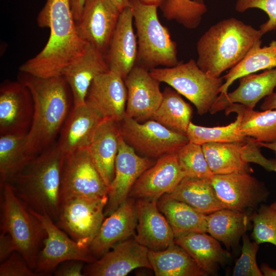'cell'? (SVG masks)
Returning <instances> with one entry per match:
<instances>
[{
  "instance_id": "e575fe53",
  "label": "cell",
  "mask_w": 276,
  "mask_h": 276,
  "mask_svg": "<svg viewBox=\"0 0 276 276\" xmlns=\"http://www.w3.org/2000/svg\"><path fill=\"white\" fill-rule=\"evenodd\" d=\"M226 114L232 112L237 114L235 121L223 126L206 127L189 124L186 135L190 142L202 145L210 143H234L248 141L250 138L243 135L240 131L242 112L235 103L229 104L225 109Z\"/></svg>"
},
{
  "instance_id": "8992f818",
  "label": "cell",
  "mask_w": 276,
  "mask_h": 276,
  "mask_svg": "<svg viewBox=\"0 0 276 276\" xmlns=\"http://www.w3.org/2000/svg\"><path fill=\"white\" fill-rule=\"evenodd\" d=\"M2 189L1 233L8 234L31 269L35 271L40 247L46 232L38 219L14 192L9 182Z\"/></svg>"
},
{
  "instance_id": "7dc6e473",
  "label": "cell",
  "mask_w": 276,
  "mask_h": 276,
  "mask_svg": "<svg viewBox=\"0 0 276 276\" xmlns=\"http://www.w3.org/2000/svg\"><path fill=\"white\" fill-rule=\"evenodd\" d=\"M260 108L262 110L276 109V92H273L265 98Z\"/></svg>"
},
{
  "instance_id": "c3c4849f",
  "label": "cell",
  "mask_w": 276,
  "mask_h": 276,
  "mask_svg": "<svg viewBox=\"0 0 276 276\" xmlns=\"http://www.w3.org/2000/svg\"><path fill=\"white\" fill-rule=\"evenodd\" d=\"M260 268L263 276H276V269L270 267L266 263H262Z\"/></svg>"
},
{
  "instance_id": "681fc988",
  "label": "cell",
  "mask_w": 276,
  "mask_h": 276,
  "mask_svg": "<svg viewBox=\"0 0 276 276\" xmlns=\"http://www.w3.org/2000/svg\"><path fill=\"white\" fill-rule=\"evenodd\" d=\"M141 4L147 5L160 7L166 0H137Z\"/></svg>"
},
{
  "instance_id": "ac0fdd59",
  "label": "cell",
  "mask_w": 276,
  "mask_h": 276,
  "mask_svg": "<svg viewBox=\"0 0 276 276\" xmlns=\"http://www.w3.org/2000/svg\"><path fill=\"white\" fill-rule=\"evenodd\" d=\"M127 89L125 114L140 122L150 119L163 99L160 83L150 71L136 64L124 79Z\"/></svg>"
},
{
  "instance_id": "4316f807",
  "label": "cell",
  "mask_w": 276,
  "mask_h": 276,
  "mask_svg": "<svg viewBox=\"0 0 276 276\" xmlns=\"http://www.w3.org/2000/svg\"><path fill=\"white\" fill-rule=\"evenodd\" d=\"M120 136V123L104 118L87 148L96 167L108 188L114 176Z\"/></svg>"
},
{
  "instance_id": "d590c367",
  "label": "cell",
  "mask_w": 276,
  "mask_h": 276,
  "mask_svg": "<svg viewBox=\"0 0 276 276\" xmlns=\"http://www.w3.org/2000/svg\"><path fill=\"white\" fill-rule=\"evenodd\" d=\"M242 112L240 131L258 143H270L276 140V109L255 111L235 103Z\"/></svg>"
},
{
  "instance_id": "b9f144b4",
  "label": "cell",
  "mask_w": 276,
  "mask_h": 276,
  "mask_svg": "<svg viewBox=\"0 0 276 276\" xmlns=\"http://www.w3.org/2000/svg\"><path fill=\"white\" fill-rule=\"evenodd\" d=\"M235 8L240 12L250 8L264 11L267 14L268 19L260 27L259 30L263 35L276 29V0H237Z\"/></svg>"
},
{
  "instance_id": "f546056e",
  "label": "cell",
  "mask_w": 276,
  "mask_h": 276,
  "mask_svg": "<svg viewBox=\"0 0 276 276\" xmlns=\"http://www.w3.org/2000/svg\"><path fill=\"white\" fill-rule=\"evenodd\" d=\"M158 200V208L170 225L175 238L190 233H208L207 215L166 194Z\"/></svg>"
},
{
  "instance_id": "9a60e30c",
  "label": "cell",
  "mask_w": 276,
  "mask_h": 276,
  "mask_svg": "<svg viewBox=\"0 0 276 276\" xmlns=\"http://www.w3.org/2000/svg\"><path fill=\"white\" fill-rule=\"evenodd\" d=\"M154 164L151 158L137 155L121 135L116 159L114 176L108 188L105 216L111 214L128 198L137 179Z\"/></svg>"
},
{
  "instance_id": "ab89813d",
  "label": "cell",
  "mask_w": 276,
  "mask_h": 276,
  "mask_svg": "<svg viewBox=\"0 0 276 276\" xmlns=\"http://www.w3.org/2000/svg\"><path fill=\"white\" fill-rule=\"evenodd\" d=\"M250 218L252 222L254 240L259 244L269 243L276 246V210L262 203L252 212Z\"/></svg>"
},
{
  "instance_id": "f35d334b",
  "label": "cell",
  "mask_w": 276,
  "mask_h": 276,
  "mask_svg": "<svg viewBox=\"0 0 276 276\" xmlns=\"http://www.w3.org/2000/svg\"><path fill=\"white\" fill-rule=\"evenodd\" d=\"M185 177L212 179L214 174L205 158L202 145L188 142L176 152Z\"/></svg>"
},
{
  "instance_id": "74e56055",
  "label": "cell",
  "mask_w": 276,
  "mask_h": 276,
  "mask_svg": "<svg viewBox=\"0 0 276 276\" xmlns=\"http://www.w3.org/2000/svg\"><path fill=\"white\" fill-rule=\"evenodd\" d=\"M160 8L166 19L189 29L197 28L207 11L203 0H166Z\"/></svg>"
},
{
  "instance_id": "ffe728a7",
  "label": "cell",
  "mask_w": 276,
  "mask_h": 276,
  "mask_svg": "<svg viewBox=\"0 0 276 276\" xmlns=\"http://www.w3.org/2000/svg\"><path fill=\"white\" fill-rule=\"evenodd\" d=\"M127 89L124 79L110 70L97 76L88 89L86 102L105 119L120 122L126 116Z\"/></svg>"
},
{
  "instance_id": "603a6c76",
  "label": "cell",
  "mask_w": 276,
  "mask_h": 276,
  "mask_svg": "<svg viewBox=\"0 0 276 276\" xmlns=\"http://www.w3.org/2000/svg\"><path fill=\"white\" fill-rule=\"evenodd\" d=\"M109 70L105 55L88 43L82 53L69 64L62 74L71 89L74 106L85 103L94 79Z\"/></svg>"
},
{
  "instance_id": "cb8c5ba5",
  "label": "cell",
  "mask_w": 276,
  "mask_h": 276,
  "mask_svg": "<svg viewBox=\"0 0 276 276\" xmlns=\"http://www.w3.org/2000/svg\"><path fill=\"white\" fill-rule=\"evenodd\" d=\"M130 7L120 13L118 24L105 55L109 70L124 80L136 64L137 42L133 27Z\"/></svg>"
},
{
  "instance_id": "60d3db41",
  "label": "cell",
  "mask_w": 276,
  "mask_h": 276,
  "mask_svg": "<svg viewBox=\"0 0 276 276\" xmlns=\"http://www.w3.org/2000/svg\"><path fill=\"white\" fill-rule=\"evenodd\" d=\"M241 254L236 261L232 275L234 276H263L257 262L259 244L251 241L244 234L242 236Z\"/></svg>"
},
{
  "instance_id": "ba28073f",
  "label": "cell",
  "mask_w": 276,
  "mask_h": 276,
  "mask_svg": "<svg viewBox=\"0 0 276 276\" xmlns=\"http://www.w3.org/2000/svg\"><path fill=\"white\" fill-rule=\"evenodd\" d=\"M108 195L76 197L61 202L57 226L79 245L89 248L104 221Z\"/></svg>"
},
{
  "instance_id": "7c38bea8",
  "label": "cell",
  "mask_w": 276,
  "mask_h": 276,
  "mask_svg": "<svg viewBox=\"0 0 276 276\" xmlns=\"http://www.w3.org/2000/svg\"><path fill=\"white\" fill-rule=\"evenodd\" d=\"M29 210L40 221L47 234L35 269L38 275L51 273L58 265L68 260L92 263L97 260L89 248L81 246L70 238L49 216Z\"/></svg>"
},
{
  "instance_id": "f1b7e54d",
  "label": "cell",
  "mask_w": 276,
  "mask_h": 276,
  "mask_svg": "<svg viewBox=\"0 0 276 276\" xmlns=\"http://www.w3.org/2000/svg\"><path fill=\"white\" fill-rule=\"evenodd\" d=\"M148 258L156 276H205L192 257L174 243L162 250L149 249Z\"/></svg>"
},
{
  "instance_id": "9c48e42d",
  "label": "cell",
  "mask_w": 276,
  "mask_h": 276,
  "mask_svg": "<svg viewBox=\"0 0 276 276\" xmlns=\"http://www.w3.org/2000/svg\"><path fill=\"white\" fill-rule=\"evenodd\" d=\"M119 123L121 135L125 141L150 158L157 159L175 153L189 142L186 134L170 129L151 119L141 123L125 116Z\"/></svg>"
},
{
  "instance_id": "484cf974",
  "label": "cell",
  "mask_w": 276,
  "mask_h": 276,
  "mask_svg": "<svg viewBox=\"0 0 276 276\" xmlns=\"http://www.w3.org/2000/svg\"><path fill=\"white\" fill-rule=\"evenodd\" d=\"M276 87V67L259 74H249L239 78V85L233 91L219 95L210 112L214 114L225 110L230 104H241L254 109L263 98L273 92Z\"/></svg>"
},
{
  "instance_id": "bcb514c9",
  "label": "cell",
  "mask_w": 276,
  "mask_h": 276,
  "mask_svg": "<svg viewBox=\"0 0 276 276\" xmlns=\"http://www.w3.org/2000/svg\"><path fill=\"white\" fill-rule=\"evenodd\" d=\"M85 0H70L71 10L76 22L80 18Z\"/></svg>"
},
{
  "instance_id": "52a82bcc",
  "label": "cell",
  "mask_w": 276,
  "mask_h": 276,
  "mask_svg": "<svg viewBox=\"0 0 276 276\" xmlns=\"http://www.w3.org/2000/svg\"><path fill=\"white\" fill-rule=\"evenodd\" d=\"M152 76L183 96L202 115L210 111L220 95L223 77L210 76L200 69L194 59L179 62L176 65L150 70Z\"/></svg>"
},
{
  "instance_id": "6da1fadb",
  "label": "cell",
  "mask_w": 276,
  "mask_h": 276,
  "mask_svg": "<svg viewBox=\"0 0 276 276\" xmlns=\"http://www.w3.org/2000/svg\"><path fill=\"white\" fill-rule=\"evenodd\" d=\"M41 28L50 29L43 49L19 68L40 78L62 76L64 68L84 51L88 43L79 35L70 0H47L37 17Z\"/></svg>"
},
{
  "instance_id": "44dd1931",
  "label": "cell",
  "mask_w": 276,
  "mask_h": 276,
  "mask_svg": "<svg viewBox=\"0 0 276 276\" xmlns=\"http://www.w3.org/2000/svg\"><path fill=\"white\" fill-rule=\"evenodd\" d=\"M157 201L137 199V234L134 239L150 250L166 249L175 243V236L168 221L159 211Z\"/></svg>"
},
{
  "instance_id": "f5cc1de1",
  "label": "cell",
  "mask_w": 276,
  "mask_h": 276,
  "mask_svg": "<svg viewBox=\"0 0 276 276\" xmlns=\"http://www.w3.org/2000/svg\"><path fill=\"white\" fill-rule=\"evenodd\" d=\"M270 206L271 208H272L273 209L275 210H276V201H275L274 202L272 203L271 205H270Z\"/></svg>"
},
{
  "instance_id": "8d00e7d4",
  "label": "cell",
  "mask_w": 276,
  "mask_h": 276,
  "mask_svg": "<svg viewBox=\"0 0 276 276\" xmlns=\"http://www.w3.org/2000/svg\"><path fill=\"white\" fill-rule=\"evenodd\" d=\"M26 135H0L1 186L9 182L31 159L26 154Z\"/></svg>"
},
{
  "instance_id": "1f68e13d",
  "label": "cell",
  "mask_w": 276,
  "mask_h": 276,
  "mask_svg": "<svg viewBox=\"0 0 276 276\" xmlns=\"http://www.w3.org/2000/svg\"><path fill=\"white\" fill-rule=\"evenodd\" d=\"M250 215L223 208L207 215L208 233L229 249L236 245L247 229Z\"/></svg>"
},
{
  "instance_id": "2e32d148",
  "label": "cell",
  "mask_w": 276,
  "mask_h": 276,
  "mask_svg": "<svg viewBox=\"0 0 276 276\" xmlns=\"http://www.w3.org/2000/svg\"><path fill=\"white\" fill-rule=\"evenodd\" d=\"M121 11L111 0H85L76 22L81 38L106 55Z\"/></svg>"
},
{
  "instance_id": "816d5d0a",
  "label": "cell",
  "mask_w": 276,
  "mask_h": 276,
  "mask_svg": "<svg viewBox=\"0 0 276 276\" xmlns=\"http://www.w3.org/2000/svg\"><path fill=\"white\" fill-rule=\"evenodd\" d=\"M260 147H265L272 150L275 154L276 159V140L270 143H258Z\"/></svg>"
},
{
  "instance_id": "277c9868",
  "label": "cell",
  "mask_w": 276,
  "mask_h": 276,
  "mask_svg": "<svg viewBox=\"0 0 276 276\" xmlns=\"http://www.w3.org/2000/svg\"><path fill=\"white\" fill-rule=\"evenodd\" d=\"M263 35L260 30L235 18L222 20L199 39L196 63L210 76L220 77L237 64Z\"/></svg>"
},
{
  "instance_id": "f6af8a7d",
  "label": "cell",
  "mask_w": 276,
  "mask_h": 276,
  "mask_svg": "<svg viewBox=\"0 0 276 276\" xmlns=\"http://www.w3.org/2000/svg\"><path fill=\"white\" fill-rule=\"evenodd\" d=\"M15 247L10 237L7 234H1L0 261L3 262L15 251Z\"/></svg>"
},
{
  "instance_id": "d4e9b609",
  "label": "cell",
  "mask_w": 276,
  "mask_h": 276,
  "mask_svg": "<svg viewBox=\"0 0 276 276\" xmlns=\"http://www.w3.org/2000/svg\"><path fill=\"white\" fill-rule=\"evenodd\" d=\"M137 222L135 202L128 197L104 220L89 247L94 257H101L116 244L133 235Z\"/></svg>"
},
{
  "instance_id": "836d02e7",
  "label": "cell",
  "mask_w": 276,
  "mask_h": 276,
  "mask_svg": "<svg viewBox=\"0 0 276 276\" xmlns=\"http://www.w3.org/2000/svg\"><path fill=\"white\" fill-rule=\"evenodd\" d=\"M192 112L191 105L179 93L166 87L163 92L160 104L150 119L170 129L186 134Z\"/></svg>"
},
{
  "instance_id": "83f0119b",
  "label": "cell",
  "mask_w": 276,
  "mask_h": 276,
  "mask_svg": "<svg viewBox=\"0 0 276 276\" xmlns=\"http://www.w3.org/2000/svg\"><path fill=\"white\" fill-rule=\"evenodd\" d=\"M206 233L187 234L175 238V243L183 248L207 275H214L230 254L218 240Z\"/></svg>"
},
{
  "instance_id": "30bf717a",
  "label": "cell",
  "mask_w": 276,
  "mask_h": 276,
  "mask_svg": "<svg viewBox=\"0 0 276 276\" xmlns=\"http://www.w3.org/2000/svg\"><path fill=\"white\" fill-rule=\"evenodd\" d=\"M108 187L96 167L88 148L65 156L61 174V202L76 197L108 195Z\"/></svg>"
},
{
  "instance_id": "5bb4252c",
  "label": "cell",
  "mask_w": 276,
  "mask_h": 276,
  "mask_svg": "<svg viewBox=\"0 0 276 276\" xmlns=\"http://www.w3.org/2000/svg\"><path fill=\"white\" fill-rule=\"evenodd\" d=\"M34 103L28 88L18 80L4 81L0 87V135H27L31 126Z\"/></svg>"
},
{
  "instance_id": "4dcf8cb0",
  "label": "cell",
  "mask_w": 276,
  "mask_h": 276,
  "mask_svg": "<svg viewBox=\"0 0 276 276\" xmlns=\"http://www.w3.org/2000/svg\"><path fill=\"white\" fill-rule=\"evenodd\" d=\"M166 195L206 215L224 208L216 195L211 179L185 177Z\"/></svg>"
},
{
  "instance_id": "ee69618b",
  "label": "cell",
  "mask_w": 276,
  "mask_h": 276,
  "mask_svg": "<svg viewBox=\"0 0 276 276\" xmlns=\"http://www.w3.org/2000/svg\"><path fill=\"white\" fill-rule=\"evenodd\" d=\"M83 261L71 260L62 263L55 271L56 276H82L83 274Z\"/></svg>"
},
{
  "instance_id": "8fae6325",
  "label": "cell",
  "mask_w": 276,
  "mask_h": 276,
  "mask_svg": "<svg viewBox=\"0 0 276 276\" xmlns=\"http://www.w3.org/2000/svg\"><path fill=\"white\" fill-rule=\"evenodd\" d=\"M209 166L214 175L236 172H250L248 164L259 165L268 171H274L276 159L265 157L257 142L210 143L202 145Z\"/></svg>"
},
{
  "instance_id": "4fadbf2b",
  "label": "cell",
  "mask_w": 276,
  "mask_h": 276,
  "mask_svg": "<svg viewBox=\"0 0 276 276\" xmlns=\"http://www.w3.org/2000/svg\"><path fill=\"white\" fill-rule=\"evenodd\" d=\"M211 181L216 195L224 208L250 214L269 197V192L265 184L249 172L214 175Z\"/></svg>"
},
{
  "instance_id": "7a4b0ae2",
  "label": "cell",
  "mask_w": 276,
  "mask_h": 276,
  "mask_svg": "<svg viewBox=\"0 0 276 276\" xmlns=\"http://www.w3.org/2000/svg\"><path fill=\"white\" fill-rule=\"evenodd\" d=\"M18 80L29 89L34 112L25 150L32 158L52 146L69 113L68 84L62 76L40 78L20 72Z\"/></svg>"
},
{
  "instance_id": "d6986e66",
  "label": "cell",
  "mask_w": 276,
  "mask_h": 276,
  "mask_svg": "<svg viewBox=\"0 0 276 276\" xmlns=\"http://www.w3.org/2000/svg\"><path fill=\"white\" fill-rule=\"evenodd\" d=\"M184 177L176 152L166 155L141 175L128 197L158 200L171 192Z\"/></svg>"
},
{
  "instance_id": "3957f363",
  "label": "cell",
  "mask_w": 276,
  "mask_h": 276,
  "mask_svg": "<svg viewBox=\"0 0 276 276\" xmlns=\"http://www.w3.org/2000/svg\"><path fill=\"white\" fill-rule=\"evenodd\" d=\"M65 154L56 144L31 158L9 181L17 197L30 209L58 220L61 174Z\"/></svg>"
},
{
  "instance_id": "d6a6232c",
  "label": "cell",
  "mask_w": 276,
  "mask_h": 276,
  "mask_svg": "<svg viewBox=\"0 0 276 276\" xmlns=\"http://www.w3.org/2000/svg\"><path fill=\"white\" fill-rule=\"evenodd\" d=\"M262 41L256 42L245 57L223 77L225 82L220 89V95L227 93L229 86L237 79L262 70L276 67V40L268 46L261 47Z\"/></svg>"
},
{
  "instance_id": "f907efd6",
  "label": "cell",
  "mask_w": 276,
  "mask_h": 276,
  "mask_svg": "<svg viewBox=\"0 0 276 276\" xmlns=\"http://www.w3.org/2000/svg\"><path fill=\"white\" fill-rule=\"evenodd\" d=\"M121 12L125 8L130 7L129 0H111Z\"/></svg>"
},
{
  "instance_id": "5b68a950",
  "label": "cell",
  "mask_w": 276,
  "mask_h": 276,
  "mask_svg": "<svg viewBox=\"0 0 276 276\" xmlns=\"http://www.w3.org/2000/svg\"><path fill=\"white\" fill-rule=\"evenodd\" d=\"M136 28L137 42L136 64L148 70L158 66L166 67L179 62L176 43L158 17L157 7L129 0Z\"/></svg>"
},
{
  "instance_id": "db71d44e",
  "label": "cell",
  "mask_w": 276,
  "mask_h": 276,
  "mask_svg": "<svg viewBox=\"0 0 276 276\" xmlns=\"http://www.w3.org/2000/svg\"><path fill=\"white\" fill-rule=\"evenodd\" d=\"M274 172H276V166H275V169H274Z\"/></svg>"
},
{
  "instance_id": "7402d4cb",
  "label": "cell",
  "mask_w": 276,
  "mask_h": 276,
  "mask_svg": "<svg viewBox=\"0 0 276 276\" xmlns=\"http://www.w3.org/2000/svg\"><path fill=\"white\" fill-rule=\"evenodd\" d=\"M104 118L94 107L85 103L74 106L60 132L58 148L65 155L87 148Z\"/></svg>"
},
{
  "instance_id": "7bdbcfd3",
  "label": "cell",
  "mask_w": 276,
  "mask_h": 276,
  "mask_svg": "<svg viewBox=\"0 0 276 276\" xmlns=\"http://www.w3.org/2000/svg\"><path fill=\"white\" fill-rule=\"evenodd\" d=\"M26 260L17 251H13L0 265V276H36Z\"/></svg>"
},
{
  "instance_id": "e0dca14e",
  "label": "cell",
  "mask_w": 276,
  "mask_h": 276,
  "mask_svg": "<svg viewBox=\"0 0 276 276\" xmlns=\"http://www.w3.org/2000/svg\"><path fill=\"white\" fill-rule=\"evenodd\" d=\"M148 251L135 239H126L83 268L84 275L125 276L136 268L152 269Z\"/></svg>"
}]
</instances>
